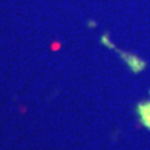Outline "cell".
Segmentation results:
<instances>
[{
    "label": "cell",
    "mask_w": 150,
    "mask_h": 150,
    "mask_svg": "<svg viewBox=\"0 0 150 150\" xmlns=\"http://www.w3.org/2000/svg\"><path fill=\"white\" fill-rule=\"evenodd\" d=\"M118 54L131 73L140 74L146 69V62L140 59L139 56L131 54V53H126V51H121V50H118Z\"/></svg>",
    "instance_id": "6da1fadb"
},
{
    "label": "cell",
    "mask_w": 150,
    "mask_h": 150,
    "mask_svg": "<svg viewBox=\"0 0 150 150\" xmlns=\"http://www.w3.org/2000/svg\"><path fill=\"white\" fill-rule=\"evenodd\" d=\"M138 119L145 129L150 130V100L146 101H140L137 104L135 108Z\"/></svg>",
    "instance_id": "7a4b0ae2"
},
{
    "label": "cell",
    "mask_w": 150,
    "mask_h": 150,
    "mask_svg": "<svg viewBox=\"0 0 150 150\" xmlns=\"http://www.w3.org/2000/svg\"><path fill=\"white\" fill-rule=\"evenodd\" d=\"M100 41H101V44H103V45L106 46V48H109V49H115V46L111 44V41L109 40V36H108V35H103Z\"/></svg>",
    "instance_id": "3957f363"
}]
</instances>
